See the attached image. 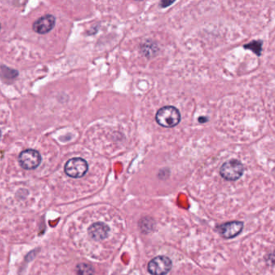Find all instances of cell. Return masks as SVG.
Returning a JSON list of instances; mask_svg holds the SVG:
<instances>
[{
  "instance_id": "6da1fadb",
  "label": "cell",
  "mask_w": 275,
  "mask_h": 275,
  "mask_svg": "<svg viewBox=\"0 0 275 275\" xmlns=\"http://www.w3.org/2000/svg\"><path fill=\"white\" fill-rule=\"evenodd\" d=\"M155 120L163 128H173L181 121V113L173 106H165L157 111Z\"/></svg>"
},
{
  "instance_id": "7a4b0ae2",
  "label": "cell",
  "mask_w": 275,
  "mask_h": 275,
  "mask_svg": "<svg viewBox=\"0 0 275 275\" xmlns=\"http://www.w3.org/2000/svg\"><path fill=\"white\" fill-rule=\"evenodd\" d=\"M244 173V166L241 161L232 159L226 161L221 166L220 173L221 177L228 181L239 179Z\"/></svg>"
},
{
  "instance_id": "3957f363",
  "label": "cell",
  "mask_w": 275,
  "mask_h": 275,
  "mask_svg": "<svg viewBox=\"0 0 275 275\" xmlns=\"http://www.w3.org/2000/svg\"><path fill=\"white\" fill-rule=\"evenodd\" d=\"M87 171V162L81 157L69 159L65 165V173L71 178H82Z\"/></svg>"
},
{
  "instance_id": "277c9868",
  "label": "cell",
  "mask_w": 275,
  "mask_h": 275,
  "mask_svg": "<svg viewBox=\"0 0 275 275\" xmlns=\"http://www.w3.org/2000/svg\"><path fill=\"white\" fill-rule=\"evenodd\" d=\"M172 262L165 256L156 257L148 265V271L152 275H166L171 271Z\"/></svg>"
},
{
  "instance_id": "5b68a950",
  "label": "cell",
  "mask_w": 275,
  "mask_h": 275,
  "mask_svg": "<svg viewBox=\"0 0 275 275\" xmlns=\"http://www.w3.org/2000/svg\"><path fill=\"white\" fill-rule=\"evenodd\" d=\"M19 162L24 170H34L37 168L41 162V156L36 150H24L19 155Z\"/></svg>"
},
{
  "instance_id": "8992f818",
  "label": "cell",
  "mask_w": 275,
  "mask_h": 275,
  "mask_svg": "<svg viewBox=\"0 0 275 275\" xmlns=\"http://www.w3.org/2000/svg\"><path fill=\"white\" fill-rule=\"evenodd\" d=\"M56 19L52 15H45L36 19L33 24V29L36 34H46L51 31L54 27Z\"/></svg>"
},
{
  "instance_id": "52a82bcc",
  "label": "cell",
  "mask_w": 275,
  "mask_h": 275,
  "mask_svg": "<svg viewBox=\"0 0 275 275\" xmlns=\"http://www.w3.org/2000/svg\"><path fill=\"white\" fill-rule=\"evenodd\" d=\"M243 228V223L240 221H233L229 222L219 227V232L222 237L227 239L233 238L238 235L242 231Z\"/></svg>"
},
{
  "instance_id": "ba28073f",
  "label": "cell",
  "mask_w": 275,
  "mask_h": 275,
  "mask_svg": "<svg viewBox=\"0 0 275 275\" xmlns=\"http://www.w3.org/2000/svg\"><path fill=\"white\" fill-rule=\"evenodd\" d=\"M109 233V228L103 223H95L88 229V233L95 241H102L105 239Z\"/></svg>"
},
{
  "instance_id": "9c48e42d",
  "label": "cell",
  "mask_w": 275,
  "mask_h": 275,
  "mask_svg": "<svg viewBox=\"0 0 275 275\" xmlns=\"http://www.w3.org/2000/svg\"><path fill=\"white\" fill-rule=\"evenodd\" d=\"M245 50L253 51L255 54L260 56L262 52V41L261 40H253L251 42L244 45Z\"/></svg>"
},
{
  "instance_id": "30bf717a",
  "label": "cell",
  "mask_w": 275,
  "mask_h": 275,
  "mask_svg": "<svg viewBox=\"0 0 275 275\" xmlns=\"http://www.w3.org/2000/svg\"><path fill=\"white\" fill-rule=\"evenodd\" d=\"M76 272L78 275H93V269L87 264L81 263L77 266Z\"/></svg>"
},
{
  "instance_id": "8fae6325",
  "label": "cell",
  "mask_w": 275,
  "mask_h": 275,
  "mask_svg": "<svg viewBox=\"0 0 275 275\" xmlns=\"http://www.w3.org/2000/svg\"><path fill=\"white\" fill-rule=\"evenodd\" d=\"M199 123H206L208 121V119L206 118V117H199Z\"/></svg>"
},
{
  "instance_id": "7c38bea8",
  "label": "cell",
  "mask_w": 275,
  "mask_h": 275,
  "mask_svg": "<svg viewBox=\"0 0 275 275\" xmlns=\"http://www.w3.org/2000/svg\"><path fill=\"white\" fill-rule=\"evenodd\" d=\"M172 3H173L172 2H161V7H167L168 5L172 4Z\"/></svg>"
},
{
  "instance_id": "4fadbf2b",
  "label": "cell",
  "mask_w": 275,
  "mask_h": 275,
  "mask_svg": "<svg viewBox=\"0 0 275 275\" xmlns=\"http://www.w3.org/2000/svg\"><path fill=\"white\" fill-rule=\"evenodd\" d=\"M0 139H1V131H0Z\"/></svg>"
},
{
  "instance_id": "5bb4252c",
  "label": "cell",
  "mask_w": 275,
  "mask_h": 275,
  "mask_svg": "<svg viewBox=\"0 0 275 275\" xmlns=\"http://www.w3.org/2000/svg\"><path fill=\"white\" fill-rule=\"evenodd\" d=\"M0 29H1V24H0Z\"/></svg>"
}]
</instances>
